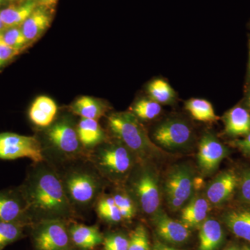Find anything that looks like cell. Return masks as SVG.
I'll use <instances>...</instances> for the list:
<instances>
[{
  "mask_svg": "<svg viewBox=\"0 0 250 250\" xmlns=\"http://www.w3.org/2000/svg\"><path fill=\"white\" fill-rule=\"evenodd\" d=\"M19 187L32 225L54 219L67 221L76 213L65 195L55 166L48 161L34 163Z\"/></svg>",
  "mask_w": 250,
  "mask_h": 250,
  "instance_id": "obj_1",
  "label": "cell"
},
{
  "mask_svg": "<svg viewBox=\"0 0 250 250\" xmlns=\"http://www.w3.org/2000/svg\"><path fill=\"white\" fill-rule=\"evenodd\" d=\"M57 169L65 195L75 213L95 207L104 193L106 179H104L87 159L62 164Z\"/></svg>",
  "mask_w": 250,
  "mask_h": 250,
  "instance_id": "obj_2",
  "label": "cell"
},
{
  "mask_svg": "<svg viewBox=\"0 0 250 250\" xmlns=\"http://www.w3.org/2000/svg\"><path fill=\"white\" fill-rule=\"evenodd\" d=\"M87 159L104 179L116 184H125L139 163L134 154L118 139L112 142L105 141L99 145L88 152Z\"/></svg>",
  "mask_w": 250,
  "mask_h": 250,
  "instance_id": "obj_3",
  "label": "cell"
},
{
  "mask_svg": "<svg viewBox=\"0 0 250 250\" xmlns=\"http://www.w3.org/2000/svg\"><path fill=\"white\" fill-rule=\"evenodd\" d=\"M108 128L139 162H148L158 155L161 149L151 141L139 118L130 111L117 112L108 117Z\"/></svg>",
  "mask_w": 250,
  "mask_h": 250,
  "instance_id": "obj_4",
  "label": "cell"
},
{
  "mask_svg": "<svg viewBox=\"0 0 250 250\" xmlns=\"http://www.w3.org/2000/svg\"><path fill=\"white\" fill-rule=\"evenodd\" d=\"M47 146L42 147L45 160L54 165L87 159V153L82 147L77 126L71 120L62 118L53 122L45 131Z\"/></svg>",
  "mask_w": 250,
  "mask_h": 250,
  "instance_id": "obj_5",
  "label": "cell"
},
{
  "mask_svg": "<svg viewBox=\"0 0 250 250\" xmlns=\"http://www.w3.org/2000/svg\"><path fill=\"white\" fill-rule=\"evenodd\" d=\"M125 184L140 211L152 215L160 208L159 176L148 162L138 163Z\"/></svg>",
  "mask_w": 250,
  "mask_h": 250,
  "instance_id": "obj_6",
  "label": "cell"
},
{
  "mask_svg": "<svg viewBox=\"0 0 250 250\" xmlns=\"http://www.w3.org/2000/svg\"><path fill=\"white\" fill-rule=\"evenodd\" d=\"M194 182L193 174L189 166L181 164L170 169L164 184V191L171 210L176 211L184 208L192 197Z\"/></svg>",
  "mask_w": 250,
  "mask_h": 250,
  "instance_id": "obj_7",
  "label": "cell"
},
{
  "mask_svg": "<svg viewBox=\"0 0 250 250\" xmlns=\"http://www.w3.org/2000/svg\"><path fill=\"white\" fill-rule=\"evenodd\" d=\"M21 158H27L34 163L45 161L40 141L35 136L1 133L0 159L15 160Z\"/></svg>",
  "mask_w": 250,
  "mask_h": 250,
  "instance_id": "obj_8",
  "label": "cell"
},
{
  "mask_svg": "<svg viewBox=\"0 0 250 250\" xmlns=\"http://www.w3.org/2000/svg\"><path fill=\"white\" fill-rule=\"evenodd\" d=\"M31 226L33 242L36 250L69 249L70 238L65 220H42Z\"/></svg>",
  "mask_w": 250,
  "mask_h": 250,
  "instance_id": "obj_9",
  "label": "cell"
},
{
  "mask_svg": "<svg viewBox=\"0 0 250 250\" xmlns=\"http://www.w3.org/2000/svg\"><path fill=\"white\" fill-rule=\"evenodd\" d=\"M193 133L187 122L170 118L158 125L153 131L154 143L165 149H183L191 143Z\"/></svg>",
  "mask_w": 250,
  "mask_h": 250,
  "instance_id": "obj_10",
  "label": "cell"
},
{
  "mask_svg": "<svg viewBox=\"0 0 250 250\" xmlns=\"http://www.w3.org/2000/svg\"><path fill=\"white\" fill-rule=\"evenodd\" d=\"M0 222L32 225L27 203L19 187L0 190Z\"/></svg>",
  "mask_w": 250,
  "mask_h": 250,
  "instance_id": "obj_11",
  "label": "cell"
},
{
  "mask_svg": "<svg viewBox=\"0 0 250 250\" xmlns=\"http://www.w3.org/2000/svg\"><path fill=\"white\" fill-rule=\"evenodd\" d=\"M228 154V149L210 132L205 133L199 143L197 163L205 174L213 173Z\"/></svg>",
  "mask_w": 250,
  "mask_h": 250,
  "instance_id": "obj_12",
  "label": "cell"
},
{
  "mask_svg": "<svg viewBox=\"0 0 250 250\" xmlns=\"http://www.w3.org/2000/svg\"><path fill=\"white\" fill-rule=\"evenodd\" d=\"M152 223L156 232L163 241L173 245L187 243L190 237V231L182 222L170 218L159 208L152 215Z\"/></svg>",
  "mask_w": 250,
  "mask_h": 250,
  "instance_id": "obj_13",
  "label": "cell"
},
{
  "mask_svg": "<svg viewBox=\"0 0 250 250\" xmlns=\"http://www.w3.org/2000/svg\"><path fill=\"white\" fill-rule=\"evenodd\" d=\"M238 184V177L233 171L219 174L207 188V200L213 205L225 203L232 196Z\"/></svg>",
  "mask_w": 250,
  "mask_h": 250,
  "instance_id": "obj_14",
  "label": "cell"
},
{
  "mask_svg": "<svg viewBox=\"0 0 250 250\" xmlns=\"http://www.w3.org/2000/svg\"><path fill=\"white\" fill-rule=\"evenodd\" d=\"M70 241L82 250H92L103 244L104 237L97 226L72 224L68 228Z\"/></svg>",
  "mask_w": 250,
  "mask_h": 250,
  "instance_id": "obj_15",
  "label": "cell"
},
{
  "mask_svg": "<svg viewBox=\"0 0 250 250\" xmlns=\"http://www.w3.org/2000/svg\"><path fill=\"white\" fill-rule=\"evenodd\" d=\"M81 144L87 154L106 141V135L98 121L82 118L77 126Z\"/></svg>",
  "mask_w": 250,
  "mask_h": 250,
  "instance_id": "obj_16",
  "label": "cell"
},
{
  "mask_svg": "<svg viewBox=\"0 0 250 250\" xmlns=\"http://www.w3.org/2000/svg\"><path fill=\"white\" fill-rule=\"evenodd\" d=\"M58 107L52 99L38 97L31 104L29 116L31 122L41 127H47L53 123Z\"/></svg>",
  "mask_w": 250,
  "mask_h": 250,
  "instance_id": "obj_17",
  "label": "cell"
},
{
  "mask_svg": "<svg viewBox=\"0 0 250 250\" xmlns=\"http://www.w3.org/2000/svg\"><path fill=\"white\" fill-rule=\"evenodd\" d=\"M209 202L200 196L192 197L190 201L182 209L181 222L188 228H200L207 219Z\"/></svg>",
  "mask_w": 250,
  "mask_h": 250,
  "instance_id": "obj_18",
  "label": "cell"
},
{
  "mask_svg": "<svg viewBox=\"0 0 250 250\" xmlns=\"http://www.w3.org/2000/svg\"><path fill=\"white\" fill-rule=\"evenodd\" d=\"M225 132L231 136H246L250 132V113L246 108L235 106L223 116Z\"/></svg>",
  "mask_w": 250,
  "mask_h": 250,
  "instance_id": "obj_19",
  "label": "cell"
},
{
  "mask_svg": "<svg viewBox=\"0 0 250 250\" xmlns=\"http://www.w3.org/2000/svg\"><path fill=\"white\" fill-rule=\"evenodd\" d=\"M51 15L44 6L36 8L25 22L21 26V29L29 43L34 42L42 35L49 27Z\"/></svg>",
  "mask_w": 250,
  "mask_h": 250,
  "instance_id": "obj_20",
  "label": "cell"
},
{
  "mask_svg": "<svg viewBox=\"0 0 250 250\" xmlns=\"http://www.w3.org/2000/svg\"><path fill=\"white\" fill-rule=\"evenodd\" d=\"M224 240L223 228L218 220L207 218L200 227L198 250H218Z\"/></svg>",
  "mask_w": 250,
  "mask_h": 250,
  "instance_id": "obj_21",
  "label": "cell"
},
{
  "mask_svg": "<svg viewBox=\"0 0 250 250\" xmlns=\"http://www.w3.org/2000/svg\"><path fill=\"white\" fill-rule=\"evenodd\" d=\"M37 8L34 0H28L19 6H10L0 11V18L7 29L21 27L23 23Z\"/></svg>",
  "mask_w": 250,
  "mask_h": 250,
  "instance_id": "obj_22",
  "label": "cell"
},
{
  "mask_svg": "<svg viewBox=\"0 0 250 250\" xmlns=\"http://www.w3.org/2000/svg\"><path fill=\"white\" fill-rule=\"evenodd\" d=\"M223 220L235 236L250 242V209L230 210L224 215Z\"/></svg>",
  "mask_w": 250,
  "mask_h": 250,
  "instance_id": "obj_23",
  "label": "cell"
},
{
  "mask_svg": "<svg viewBox=\"0 0 250 250\" xmlns=\"http://www.w3.org/2000/svg\"><path fill=\"white\" fill-rule=\"evenodd\" d=\"M71 111L82 118L98 121L104 116L107 107L106 105L98 99L83 96L77 99L71 106Z\"/></svg>",
  "mask_w": 250,
  "mask_h": 250,
  "instance_id": "obj_24",
  "label": "cell"
},
{
  "mask_svg": "<svg viewBox=\"0 0 250 250\" xmlns=\"http://www.w3.org/2000/svg\"><path fill=\"white\" fill-rule=\"evenodd\" d=\"M149 98L160 104H169L175 100L176 92L168 82L161 78L155 79L148 83Z\"/></svg>",
  "mask_w": 250,
  "mask_h": 250,
  "instance_id": "obj_25",
  "label": "cell"
},
{
  "mask_svg": "<svg viewBox=\"0 0 250 250\" xmlns=\"http://www.w3.org/2000/svg\"><path fill=\"white\" fill-rule=\"evenodd\" d=\"M186 109L197 121L214 122L218 120L212 104L202 98H192L186 102Z\"/></svg>",
  "mask_w": 250,
  "mask_h": 250,
  "instance_id": "obj_26",
  "label": "cell"
},
{
  "mask_svg": "<svg viewBox=\"0 0 250 250\" xmlns=\"http://www.w3.org/2000/svg\"><path fill=\"white\" fill-rule=\"evenodd\" d=\"M94 207L99 218L106 223L118 224L123 220L111 195L102 194Z\"/></svg>",
  "mask_w": 250,
  "mask_h": 250,
  "instance_id": "obj_27",
  "label": "cell"
},
{
  "mask_svg": "<svg viewBox=\"0 0 250 250\" xmlns=\"http://www.w3.org/2000/svg\"><path fill=\"white\" fill-rule=\"evenodd\" d=\"M111 195L123 220H130L134 218L137 207L125 188L117 189Z\"/></svg>",
  "mask_w": 250,
  "mask_h": 250,
  "instance_id": "obj_28",
  "label": "cell"
},
{
  "mask_svg": "<svg viewBox=\"0 0 250 250\" xmlns=\"http://www.w3.org/2000/svg\"><path fill=\"white\" fill-rule=\"evenodd\" d=\"M162 108L160 104L149 98L138 100L131 106L130 111L139 119L144 121L154 119L160 114Z\"/></svg>",
  "mask_w": 250,
  "mask_h": 250,
  "instance_id": "obj_29",
  "label": "cell"
},
{
  "mask_svg": "<svg viewBox=\"0 0 250 250\" xmlns=\"http://www.w3.org/2000/svg\"><path fill=\"white\" fill-rule=\"evenodd\" d=\"M27 227L22 224L0 222V250L21 239Z\"/></svg>",
  "mask_w": 250,
  "mask_h": 250,
  "instance_id": "obj_30",
  "label": "cell"
},
{
  "mask_svg": "<svg viewBox=\"0 0 250 250\" xmlns=\"http://www.w3.org/2000/svg\"><path fill=\"white\" fill-rule=\"evenodd\" d=\"M5 44L12 48L22 51L29 44L21 27L9 28L4 32Z\"/></svg>",
  "mask_w": 250,
  "mask_h": 250,
  "instance_id": "obj_31",
  "label": "cell"
},
{
  "mask_svg": "<svg viewBox=\"0 0 250 250\" xmlns=\"http://www.w3.org/2000/svg\"><path fill=\"white\" fill-rule=\"evenodd\" d=\"M128 250H150L147 231L143 225L136 227L131 233Z\"/></svg>",
  "mask_w": 250,
  "mask_h": 250,
  "instance_id": "obj_32",
  "label": "cell"
},
{
  "mask_svg": "<svg viewBox=\"0 0 250 250\" xmlns=\"http://www.w3.org/2000/svg\"><path fill=\"white\" fill-rule=\"evenodd\" d=\"M104 250H128L129 238L122 233H111L104 238Z\"/></svg>",
  "mask_w": 250,
  "mask_h": 250,
  "instance_id": "obj_33",
  "label": "cell"
},
{
  "mask_svg": "<svg viewBox=\"0 0 250 250\" xmlns=\"http://www.w3.org/2000/svg\"><path fill=\"white\" fill-rule=\"evenodd\" d=\"M239 185L242 200L250 205V170H245L242 173Z\"/></svg>",
  "mask_w": 250,
  "mask_h": 250,
  "instance_id": "obj_34",
  "label": "cell"
},
{
  "mask_svg": "<svg viewBox=\"0 0 250 250\" xmlns=\"http://www.w3.org/2000/svg\"><path fill=\"white\" fill-rule=\"evenodd\" d=\"M19 49L12 48L7 45H0V67L21 53Z\"/></svg>",
  "mask_w": 250,
  "mask_h": 250,
  "instance_id": "obj_35",
  "label": "cell"
},
{
  "mask_svg": "<svg viewBox=\"0 0 250 250\" xmlns=\"http://www.w3.org/2000/svg\"><path fill=\"white\" fill-rule=\"evenodd\" d=\"M236 147L239 148L243 152L250 154V132L243 140H237L233 142Z\"/></svg>",
  "mask_w": 250,
  "mask_h": 250,
  "instance_id": "obj_36",
  "label": "cell"
},
{
  "mask_svg": "<svg viewBox=\"0 0 250 250\" xmlns=\"http://www.w3.org/2000/svg\"><path fill=\"white\" fill-rule=\"evenodd\" d=\"M156 243H157L158 246H159V248L162 250H178L175 249V248H172V247L167 246L165 243H161L160 241H156Z\"/></svg>",
  "mask_w": 250,
  "mask_h": 250,
  "instance_id": "obj_37",
  "label": "cell"
},
{
  "mask_svg": "<svg viewBox=\"0 0 250 250\" xmlns=\"http://www.w3.org/2000/svg\"><path fill=\"white\" fill-rule=\"evenodd\" d=\"M41 1L44 6H49L57 4L58 0H41Z\"/></svg>",
  "mask_w": 250,
  "mask_h": 250,
  "instance_id": "obj_38",
  "label": "cell"
},
{
  "mask_svg": "<svg viewBox=\"0 0 250 250\" xmlns=\"http://www.w3.org/2000/svg\"><path fill=\"white\" fill-rule=\"evenodd\" d=\"M6 29H7V28L4 25V23H3L1 18H0V32H4Z\"/></svg>",
  "mask_w": 250,
  "mask_h": 250,
  "instance_id": "obj_39",
  "label": "cell"
},
{
  "mask_svg": "<svg viewBox=\"0 0 250 250\" xmlns=\"http://www.w3.org/2000/svg\"><path fill=\"white\" fill-rule=\"evenodd\" d=\"M0 45H6L4 40V32H0Z\"/></svg>",
  "mask_w": 250,
  "mask_h": 250,
  "instance_id": "obj_40",
  "label": "cell"
},
{
  "mask_svg": "<svg viewBox=\"0 0 250 250\" xmlns=\"http://www.w3.org/2000/svg\"><path fill=\"white\" fill-rule=\"evenodd\" d=\"M246 105L247 106H248V108L250 109V89L249 90V93L248 94V96H247Z\"/></svg>",
  "mask_w": 250,
  "mask_h": 250,
  "instance_id": "obj_41",
  "label": "cell"
},
{
  "mask_svg": "<svg viewBox=\"0 0 250 250\" xmlns=\"http://www.w3.org/2000/svg\"><path fill=\"white\" fill-rule=\"evenodd\" d=\"M224 250H239V249L236 246H231Z\"/></svg>",
  "mask_w": 250,
  "mask_h": 250,
  "instance_id": "obj_42",
  "label": "cell"
},
{
  "mask_svg": "<svg viewBox=\"0 0 250 250\" xmlns=\"http://www.w3.org/2000/svg\"><path fill=\"white\" fill-rule=\"evenodd\" d=\"M249 72L250 74V59H249Z\"/></svg>",
  "mask_w": 250,
  "mask_h": 250,
  "instance_id": "obj_43",
  "label": "cell"
},
{
  "mask_svg": "<svg viewBox=\"0 0 250 250\" xmlns=\"http://www.w3.org/2000/svg\"><path fill=\"white\" fill-rule=\"evenodd\" d=\"M244 250H250V248H245Z\"/></svg>",
  "mask_w": 250,
  "mask_h": 250,
  "instance_id": "obj_44",
  "label": "cell"
},
{
  "mask_svg": "<svg viewBox=\"0 0 250 250\" xmlns=\"http://www.w3.org/2000/svg\"><path fill=\"white\" fill-rule=\"evenodd\" d=\"M3 0H0V5L1 4V3H2Z\"/></svg>",
  "mask_w": 250,
  "mask_h": 250,
  "instance_id": "obj_45",
  "label": "cell"
},
{
  "mask_svg": "<svg viewBox=\"0 0 250 250\" xmlns=\"http://www.w3.org/2000/svg\"><path fill=\"white\" fill-rule=\"evenodd\" d=\"M9 1H16V0H9Z\"/></svg>",
  "mask_w": 250,
  "mask_h": 250,
  "instance_id": "obj_46",
  "label": "cell"
}]
</instances>
